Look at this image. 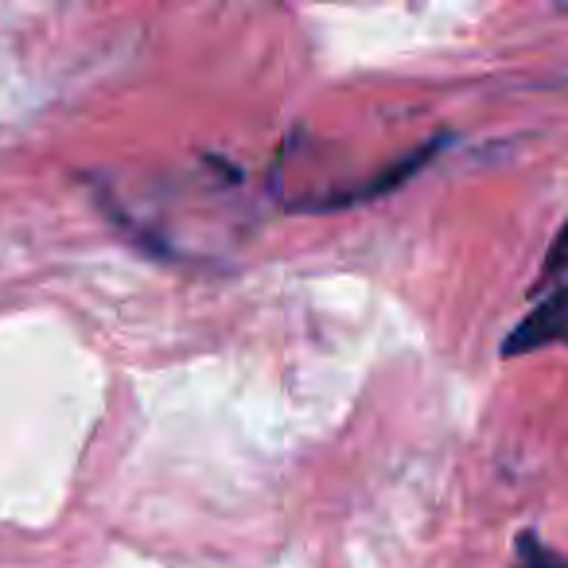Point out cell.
Instances as JSON below:
<instances>
[{
    "mask_svg": "<svg viewBox=\"0 0 568 568\" xmlns=\"http://www.w3.org/2000/svg\"><path fill=\"white\" fill-rule=\"evenodd\" d=\"M514 568H568V557H560L534 529H526V534H518V560H514Z\"/></svg>",
    "mask_w": 568,
    "mask_h": 568,
    "instance_id": "7a4b0ae2",
    "label": "cell"
},
{
    "mask_svg": "<svg viewBox=\"0 0 568 568\" xmlns=\"http://www.w3.org/2000/svg\"><path fill=\"white\" fill-rule=\"evenodd\" d=\"M537 304L526 312L518 327L506 335L503 358L534 355L552 343L568 339V265L560 268H537Z\"/></svg>",
    "mask_w": 568,
    "mask_h": 568,
    "instance_id": "6da1fadb",
    "label": "cell"
}]
</instances>
